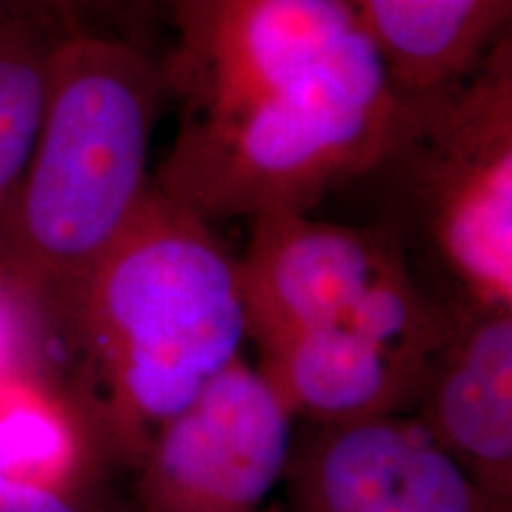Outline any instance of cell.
<instances>
[{"label": "cell", "instance_id": "cell-1", "mask_svg": "<svg viewBox=\"0 0 512 512\" xmlns=\"http://www.w3.org/2000/svg\"><path fill=\"white\" fill-rule=\"evenodd\" d=\"M162 31L152 183L214 226L311 211L392 143L406 91L349 0H164Z\"/></svg>", "mask_w": 512, "mask_h": 512}, {"label": "cell", "instance_id": "cell-2", "mask_svg": "<svg viewBox=\"0 0 512 512\" xmlns=\"http://www.w3.org/2000/svg\"><path fill=\"white\" fill-rule=\"evenodd\" d=\"M238 259L247 339L297 422L411 413L451 306L427 290L389 228L273 211Z\"/></svg>", "mask_w": 512, "mask_h": 512}, {"label": "cell", "instance_id": "cell-3", "mask_svg": "<svg viewBox=\"0 0 512 512\" xmlns=\"http://www.w3.org/2000/svg\"><path fill=\"white\" fill-rule=\"evenodd\" d=\"M105 444L128 465L150 434L242 356L238 259L214 223L147 192L64 318Z\"/></svg>", "mask_w": 512, "mask_h": 512}, {"label": "cell", "instance_id": "cell-4", "mask_svg": "<svg viewBox=\"0 0 512 512\" xmlns=\"http://www.w3.org/2000/svg\"><path fill=\"white\" fill-rule=\"evenodd\" d=\"M164 110L157 53L86 27L64 34L34 152L0 216V266L50 330L152 190Z\"/></svg>", "mask_w": 512, "mask_h": 512}, {"label": "cell", "instance_id": "cell-5", "mask_svg": "<svg viewBox=\"0 0 512 512\" xmlns=\"http://www.w3.org/2000/svg\"><path fill=\"white\" fill-rule=\"evenodd\" d=\"M375 176L444 275V304L512 311L510 31L467 72L403 95Z\"/></svg>", "mask_w": 512, "mask_h": 512}, {"label": "cell", "instance_id": "cell-6", "mask_svg": "<svg viewBox=\"0 0 512 512\" xmlns=\"http://www.w3.org/2000/svg\"><path fill=\"white\" fill-rule=\"evenodd\" d=\"M297 418L245 358L159 425L131 467L128 512H264L290 465Z\"/></svg>", "mask_w": 512, "mask_h": 512}, {"label": "cell", "instance_id": "cell-7", "mask_svg": "<svg viewBox=\"0 0 512 512\" xmlns=\"http://www.w3.org/2000/svg\"><path fill=\"white\" fill-rule=\"evenodd\" d=\"M283 494L285 512H494L408 413L304 422Z\"/></svg>", "mask_w": 512, "mask_h": 512}, {"label": "cell", "instance_id": "cell-8", "mask_svg": "<svg viewBox=\"0 0 512 512\" xmlns=\"http://www.w3.org/2000/svg\"><path fill=\"white\" fill-rule=\"evenodd\" d=\"M408 415L491 510L512 512V311L451 306Z\"/></svg>", "mask_w": 512, "mask_h": 512}, {"label": "cell", "instance_id": "cell-9", "mask_svg": "<svg viewBox=\"0 0 512 512\" xmlns=\"http://www.w3.org/2000/svg\"><path fill=\"white\" fill-rule=\"evenodd\" d=\"M406 93L467 69L510 31L512 0H349Z\"/></svg>", "mask_w": 512, "mask_h": 512}, {"label": "cell", "instance_id": "cell-10", "mask_svg": "<svg viewBox=\"0 0 512 512\" xmlns=\"http://www.w3.org/2000/svg\"><path fill=\"white\" fill-rule=\"evenodd\" d=\"M72 29L48 0L0 3V216L34 152L55 50Z\"/></svg>", "mask_w": 512, "mask_h": 512}, {"label": "cell", "instance_id": "cell-11", "mask_svg": "<svg viewBox=\"0 0 512 512\" xmlns=\"http://www.w3.org/2000/svg\"><path fill=\"white\" fill-rule=\"evenodd\" d=\"M0 512H128L126 505L100 501L93 491L60 479L22 477L0 470Z\"/></svg>", "mask_w": 512, "mask_h": 512}, {"label": "cell", "instance_id": "cell-12", "mask_svg": "<svg viewBox=\"0 0 512 512\" xmlns=\"http://www.w3.org/2000/svg\"><path fill=\"white\" fill-rule=\"evenodd\" d=\"M79 27L126 38L159 53L164 0H69Z\"/></svg>", "mask_w": 512, "mask_h": 512}, {"label": "cell", "instance_id": "cell-13", "mask_svg": "<svg viewBox=\"0 0 512 512\" xmlns=\"http://www.w3.org/2000/svg\"><path fill=\"white\" fill-rule=\"evenodd\" d=\"M0 3H15V0H0ZM48 3H50V5H55V8H57V10H60V12H62V15H64V10L60 8V5H57V3H55V0H48ZM64 17H67V15H64ZM67 19H69V17H67ZM69 22H72V19H69ZM72 24H74V22H72Z\"/></svg>", "mask_w": 512, "mask_h": 512}]
</instances>
